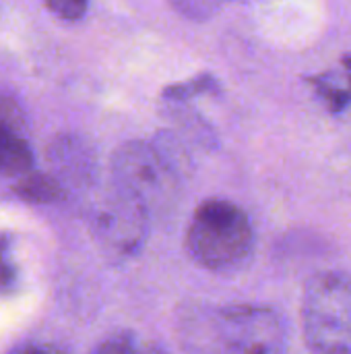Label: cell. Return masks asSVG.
<instances>
[{"label":"cell","mask_w":351,"mask_h":354,"mask_svg":"<svg viewBox=\"0 0 351 354\" xmlns=\"http://www.w3.org/2000/svg\"><path fill=\"white\" fill-rule=\"evenodd\" d=\"M184 247L190 259L203 270L230 276L252 261L257 232L250 216L238 203L211 197L194 209Z\"/></svg>","instance_id":"6da1fadb"},{"label":"cell","mask_w":351,"mask_h":354,"mask_svg":"<svg viewBox=\"0 0 351 354\" xmlns=\"http://www.w3.org/2000/svg\"><path fill=\"white\" fill-rule=\"evenodd\" d=\"M209 354H283L288 332L277 311L265 305H225L201 313Z\"/></svg>","instance_id":"7a4b0ae2"},{"label":"cell","mask_w":351,"mask_h":354,"mask_svg":"<svg viewBox=\"0 0 351 354\" xmlns=\"http://www.w3.org/2000/svg\"><path fill=\"white\" fill-rule=\"evenodd\" d=\"M302 328L312 354H351V272L325 270L308 278Z\"/></svg>","instance_id":"3957f363"},{"label":"cell","mask_w":351,"mask_h":354,"mask_svg":"<svg viewBox=\"0 0 351 354\" xmlns=\"http://www.w3.org/2000/svg\"><path fill=\"white\" fill-rule=\"evenodd\" d=\"M112 185L141 201L151 214L172 197L178 172L168 151L149 141H128L112 156Z\"/></svg>","instance_id":"277c9868"},{"label":"cell","mask_w":351,"mask_h":354,"mask_svg":"<svg viewBox=\"0 0 351 354\" xmlns=\"http://www.w3.org/2000/svg\"><path fill=\"white\" fill-rule=\"evenodd\" d=\"M151 212L110 185L91 212V232L99 249L112 259H128L141 251L149 232Z\"/></svg>","instance_id":"5b68a950"},{"label":"cell","mask_w":351,"mask_h":354,"mask_svg":"<svg viewBox=\"0 0 351 354\" xmlns=\"http://www.w3.org/2000/svg\"><path fill=\"white\" fill-rule=\"evenodd\" d=\"M33 162L27 114L8 91L0 89V174L21 178L33 172Z\"/></svg>","instance_id":"8992f818"},{"label":"cell","mask_w":351,"mask_h":354,"mask_svg":"<svg viewBox=\"0 0 351 354\" xmlns=\"http://www.w3.org/2000/svg\"><path fill=\"white\" fill-rule=\"evenodd\" d=\"M50 156L54 164V176L64 189L85 187L91 183L95 162L91 149L79 137H58L50 149Z\"/></svg>","instance_id":"52a82bcc"},{"label":"cell","mask_w":351,"mask_h":354,"mask_svg":"<svg viewBox=\"0 0 351 354\" xmlns=\"http://www.w3.org/2000/svg\"><path fill=\"white\" fill-rule=\"evenodd\" d=\"M308 85L331 114H345L351 110V54L343 58V71L314 75Z\"/></svg>","instance_id":"ba28073f"},{"label":"cell","mask_w":351,"mask_h":354,"mask_svg":"<svg viewBox=\"0 0 351 354\" xmlns=\"http://www.w3.org/2000/svg\"><path fill=\"white\" fill-rule=\"evenodd\" d=\"M14 193L29 203H54L64 199L66 189L58 183L54 174L43 172H29L14 183Z\"/></svg>","instance_id":"9c48e42d"},{"label":"cell","mask_w":351,"mask_h":354,"mask_svg":"<svg viewBox=\"0 0 351 354\" xmlns=\"http://www.w3.org/2000/svg\"><path fill=\"white\" fill-rule=\"evenodd\" d=\"M219 89V81L209 75V73H201L192 79L180 81L176 85H170L163 89V100L170 102H184L192 95H203V93H215Z\"/></svg>","instance_id":"30bf717a"},{"label":"cell","mask_w":351,"mask_h":354,"mask_svg":"<svg viewBox=\"0 0 351 354\" xmlns=\"http://www.w3.org/2000/svg\"><path fill=\"white\" fill-rule=\"evenodd\" d=\"M91 354H159V351L145 344L134 334L120 332V334L106 338Z\"/></svg>","instance_id":"8fae6325"},{"label":"cell","mask_w":351,"mask_h":354,"mask_svg":"<svg viewBox=\"0 0 351 354\" xmlns=\"http://www.w3.org/2000/svg\"><path fill=\"white\" fill-rule=\"evenodd\" d=\"M172 8L178 10V12H180L182 17H186V19H192V21H207V19H211V17L221 8V4H217V2H207V0H203V2H190V0H186V2H174Z\"/></svg>","instance_id":"7c38bea8"},{"label":"cell","mask_w":351,"mask_h":354,"mask_svg":"<svg viewBox=\"0 0 351 354\" xmlns=\"http://www.w3.org/2000/svg\"><path fill=\"white\" fill-rule=\"evenodd\" d=\"M46 6L58 19H64V21H79L89 8L87 2H77V0H56V2H48Z\"/></svg>","instance_id":"4fadbf2b"},{"label":"cell","mask_w":351,"mask_h":354,"mask_svg":"<svg viewBox=\"0 0 351 354\" xmlns=\"http://www.w3.org/2000/svg\"><path fill=\"white\" fill-rule=\"evenodd\" d=\"M17 276H14V268L10 261V249H8V239L0 236V288L8 290L12 288Z\"/></svg>","instance_id":"5bb4252c"},{"label":"cell","mask_w":351,"mask_h":354,"mask_svg":"<svg viewBox=\"0 0 351 354\" xmlns=\"http://www.w3.org/2000/svg\"><path fill=\"white\" fill-rule=\"evenodd\" d=\"M10 354H66L62 348L54 344H43V342H27L19 348H14Z\"/></svg>","instance_id":"9a60e30c"}]
</instances>
